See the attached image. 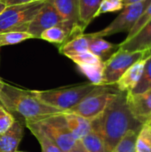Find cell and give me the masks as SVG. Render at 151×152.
Masks as SVG:
<instances>
[{
  "label": "cell",
  "mask_w": 151,
  "mask_h": 152,
  "mask_svg": "<svg viewBox=\"0 0 151 152\" xmlns=\"http://www.w3.org/2000/svg\"><path fill=\"white\" fill-rule=\"evenodd\" d=\"M92 125L93 130L103 139L107 152L111 151L127 133H138L142 126L128 106L126 93L119 91Z\"/></svg>",
  "instance_id": "6da1fadb"
},
{
  "label": "cell",
  "mask_w": 151,
  "mask_h": 152,
  "mask_svg": "<svg viewBox=\"0 0 151 152\" xmlns=\"http://www.w3.org/2000/svg\"><path fill=\"white\" fill-rule=\"evenodd\" d=\"M0 102L12 115L25 120H38L49 116L64 113L38 100L32 91L24 90L4 83L0 93Z\"/></svg>",
  "instance_id": "7a4b0ae2"
},
{
  "label": "cell",
  "mask_w": 151,
  "mask_h": 152,
  "mask_svg": "<svg viewBox=\"0 0 151 152\" xmlns=\"http://www.w3.org/2000/svg\"><path fill=\"white\" fill-rule=\"evenodd\" d=\"M98 86H95L89 82L65 88L44 91L33 90L32 93L43 103L63 112H67L77 106Z\"/></svg>",
  "instance_id": "3957f363"
},
{
  "label": "cell",
  "mask_w": 151,
  "mask_h": 152,
  "mask_svg": "<svg viewBox=\"0 0 151 152\" xmlns=\"http://www.w3.org/2000/svg\"><path fill=\"white\" fill-rule=\"evenodd\" d=\"M45 1L7 6L0 14V34L7 31H26Z\"/></svg>",
  "instance_id": "277c9868"
},
{
  "label": "cell",
  "mask_w": 151,
  "mask_h": 152,
  "mask_svg": "<svg viewBox=\"0 0 151 152\" xmlns=\"http://www.w3.org/2000/svg\"><path fill=\"white\" fill-rule=\"evenodd\" d=\"M118 90L114 86H99L77 106L67 112L75 113L89 120L97 118L107 108Z\"/></svg>",
  "instance_id": "5b68a950"
},
{
  "label": "cell",
  "mask_w": 151,
  "mask_h": 152,
  "mask_svg": "<svg viewBox=\"0 0 151 152\" xmlns=\"http://www.w3.org/2000/svg\"><path fill=\"white\" fill-rule=\"evenodd\" d=\"M146 52H128L118 49L109 59L104 62L103 85L114 86L121 76L136 61L145 58Z\"/></svg>",
  "instance_id": "8992f818"
},
{
  "label": "cell",
  "mask_w": 151,
  "mask_h": 152,
  "mask_svg": "<svg viewBox=\"0 0 151 152\" xmlns=\"http://www.w3.org/2000/svg\"><path fill=\"white\" fill-rule=\"evenodd\" d=\"M28 121L37 124L63 152H69L77 143L67 126L63 113Z\"/></svg>",
  "instance_id": "52a82bcc"
},
{
  "label": "cell",
  "mask_w": 151,
  "mask_h": 152,
  "mask_svg": "<svg viewBox=\"0 0 151 152\" xmlns=\"http://www.w3.org/2000/svg\"><path fill=\"white\" fill-rule=\"evenodd\" d=\"M151 0H144L142 2L124 6L121 12L113 21L101 30L91 33L94 37H109L120 32H129L134 26L143 11L150 4Z\"/></svg>",
  "instance_id": "ba28073f"
},
{
  "label": "cell",
  "mask_w": 151,
  "mask_h": 152,
  "mask_svg": "<svg viewBox=\"0 0 151 152\" xmlns=\"http://www.w3.org/2000/svg\"><path fill=\"white\" fill-rule=\"evenodd\" d=\"M64 22L66 21L63 20L58 13L53 4L49 0H45L44 5L29 22L27 32H28L33 38H40L43 31Z\"/></svg>",
  "instance_id": "9c48e42d"
},
{
  "label": "cell",
  "mask_w": 151,
  "mask_h": 152,
  "mask_svg": "<svg viewBox=\"0 0 151 152\" xmlns=\"http://www.w3.org/2000/svg\"><path fill=\"white\" fill-rule=\"evenodd\" d=\"M128 106L135 118L142 125L151 122V89L143 93H126Z\"/></svg>",
  "instance_id": "30bf717a"
},
{
  "label": "cell",
  "mask_w": 151,
  "mask_h": 152,
  "mask_svg": "<svg viewBox=\"0 0 151 152\" xmlns=\"http://www.w3.org/2000/svg\"><path fill=\"white\" fill-rule=\"evenodd\" d=\"M147 57L148 55L133 64L117 80V82L115 84V86L119 92L130 93L136 87L142 76Z\"/></svg>",
  "instance_id": "8fae6325"
},
{
  "label": "cell",
  "mask_w": 151,
  "mask_h": 152,
  "mask_svg": "<svg viewBox=\"0 0 151 152\" xmlns=\"http://www.w3.org/2000/svg\"><path fill=\"white\" fill-rule=\"evenodd\" d=\"M119 48L128 52H146L151 49V20L133 37L125 39Z\"/></svg>",
  "instance_id": "7c38bea8"
},
{
  "label": "cell",
  "mask_w": 151,
  "mask_h": 152,
  "mask_svg": "<svg viewBox=\"0 0 151 152\" xmlns=\"http://www.w3.org/2000/svg\"><path fill=\"white\" fill-rule=\"evenodd\" d=\"M23 124L20 119L15 120L12 126L4 134H0V152H15L23 137Z\"/></svg>",
  "instance_id": "4fadbf2b"
},
{
  "label": "cell",
  "mask_w": 151,
  "mask_h": 152,
  "mask_svg": "<svg viewBox=\"0 0 151 152\" xmlns=\"http://www.w3.org/2000/svg\"><path fill=\"white\" fill-rule=\"evenodd\" d=\"M63 116L67 126L76 141L79 142L82 138L92 132V120L71 112H64Z\"/></svg>",
  "instance_id": "5bb4252c"
},
{
  "label": "cell",
  "mask_w": 151,
  "mask_h": 152,
  "mask_svg": "<svg viewBox=\"0 0 151 152\" xmlns=\"http://www.w3.org/2000/svg\"><path fill=\"white\" fill-rule=\"evenodd\" d=\"M87 36L89 37L88 51L100 58L103 62L109 59L119 49V44H112L103 37L92 36L91 33L87 34Z\"/></svg>",
  "instance_id": "9a60e30c"
},
{
  "label": "cell",
  "mask_w": 151,
  "mask_h": 152,
  "mask_svg": "<svg viewBox=\"0 0 151 152\" xmlns=\"http://www.w3.org/2000/svg\"><path fill=\"white\" fill-rule=\"evenodd\" d=\"M63 20L77 27H82L79 23L78 0H49ZM83 29V28H82ZM84 30V29H83Z\"/></svg>",
  "instance_id": "2e32d148"
},
{
  "label": "cell",
  "mask_w": 151,
  "mask_h": 152,
  "mask_svg": "<svg viewBox=\"0 0 151 152\" xmlns=\"http://www.w3.org/2000/svg\"><path fill=\"white\" fill-rule=\"evenodd\" d=\"M102 1L103 0H78L79 23L84 30L98 17V11Z\"/></svg>",
  "instance_id": "e0dca14e"
},
{
  "label": "cell",
  "mask_w": 151,
  "mask_h": 152,
  "mask_svg": "<svg viewBox=\"0 0 151 152\" xmlns=\"http://www.w3.org/2000/svg\"><path fill=\"white\" fill-rule=\"evenodd\" d=\"M88 46L89 37L87 36V34H82L70 38L62 45H59V52L60 53L69 58L70 56L87 52Z\"/></svg>",
  "instance_id": "ac0fdd59"
},
{
  "label": "cell",
  "mask_w": 151,
  "mask_h": 152,
  "mask_svg": "<svg viewBox=\"0 0 151 152\" xmlns=\"http://www.w3.org/2000/svg\"><path fill=\"white\" fill-rule=\"evenodd\" d=\"M24 123L39 142L42 152H63L37 124L28 120H25Z\"/></svg>",
  "instance_id": "d6986e66"
},
{
  "label": "cell",
  "mask_w": 151,
  "mask_h": 152,
  "mask_svg": "<svg viewBox=\"0 0 151 152\" xmlns=\"http://www.w3.org/2000/svg\"><path fill=\"white\" fill-rule=\"evenodd\" d=\"M77 68L89 79L90 83L95 86H103L104 62H100L97 64L79 65Z\"/></svg>",
  "instance_id": "ffe728a7"
},
{
  "label": "cell",
  "mask_w": 151,
  "mask_h": 152,
  "mask_svg": "<svg viewBox=\"0 0 151 152\" xmlns=\"http://www.w3.org/2000/svg\"><path fill=\"white\" fill-rule=\"evenodd\" d=\"M79 142L87 152H107L103 139L93 130L82 138Z\"/></svg>",
  "instance_id": "44dd1931"
},
{
  "label": "cell",
  "mask_w": 151,
  "mask_h": 152,
  "mask_svg": "<svg viewBox=\"0 0 151 152\" xmlns=\"http://www.w3.org/2000/svg\"><path fill=\"white\" fill-rule=\"evenodd\" d=\"M135 152H151V122L142 125L137 134Z\"/></svg>",
  "instance_id": "7402d4cb"
},
{
  "label": "cell",
  "mask_w": 151,
  "mask_h": 152,
  "mask_svg": "<svg viewBox=\"0 0 151 152\" xmlns=\"http://www.w3.org/2000/svg\"><path fill=\"white\" fill-rule=\"evenodd\" d=\"M33 37L26 31H7L0 34V47L20 44L25 40L31 39Z\"/></svg>",
  "instance_id": "603a6c76"
},
{
  "label": "cell",
  "mask_w": 151,
  "mask_h": 152,
  "mask_svg": "<svg viewBox=\"0 0 151 152\" xmlns=\"http://www.w3.org/2000/svg\"><path fill=\"white\" fill-rule=\"evenodd\" d=\"M149 89H151V49L149 50V54L147 57L146 64L142 76L136 86V87L130 93L132 94H140L143 93Z\"/></svg>",
  "instance_id": "cb8c5ba5"
},
{
  "label": "cell",
  "mask_w": 151,
  "mask_h": 152,
  "mask_svg": "<svg viewBox=\"0 0 151 152\" xmlns=\"http://www.w3.org/2000/svg\"><path fill=\"white\" fill-rule=\"evenodd\" d=\"M137 134L138 133L133 131L127 133L110 152H135Z\"/></svg>",
  "instance_id": "d4e9b609"
},
{
  "label": "cell",
  "mask_w": 151,
  "mask_h": 152,
  "mask_svg": "<svg viewBox=\"0 0 151 152\" xmlns=\"http://www.w3.org/2000/svg\"><path fill=\"white\" fill-rule=\"evenodd\" d=\"M16 118L8 110L0 103V134L7 132L14 124Z\"/></svg>",
  "instance_id": "484cf974"
},
{
  "label": "cell",
  "mask_w": 151,
  "mask_h": 152,
  "mask_svg": "<svg viewBox=\"0 0 151 152\" xmlns=\"http://www.w3.org/2000/svg\"><path fill=\"white\" fill-rule=\"evenodd\" d=\"M69 59L74 61L77 66L79 65H88V64H97L100 62H103L100 58H98L96 55L92 53L91 52L87 51L77 55L70 56Z\"/></svg>",
  "instance_id": "4316f807"
},
{
  "label": "cell",
  "mask_w": 151,
  "mask_h": 152,
  "mask_svg": "<svg viewBox=\"0 0 151 152\" xmlns=\"http://www.w3.org/2000/svg\"><path fill=\"white\" fill-rule=\"evenodd\" d=\"M151 20V2L150 4L147 6V8L143 11V12L142 13V15L140 16V18L138 19V20L136 21V23L134 24V26L132 28V29L128 32V35L126 37L125 39H129L132 37H133L144 25H146L150 20Z\"/></svg>",
  "instance_id": "83f0119b"
},
{
  "label": "cell",
  "mask_w": 151,
  "mask_h": 152,
  "mask_svg": "<svg viewBox=\"0 0 151 152\" xmlns=\"http://www.w3.org/2000/svg\"><path fill=\"white\" fill-rule=\"evenodd\" d=\"M123 8L124 4L121 0H103L98 11V16L107 12H116Z\"/></svg>",
  "instance_id": "f1b7e54d"
},
{
  "label": "cell",
  "mask_w": 151,
  "mask_h": 152,
  "mask_svg": "<svg viewBox=\"0 0 151 152\" xmlns=\"http://www.w3.org/2000/svg\"><path fill=\"white\" fill-rule=\"evenodd\" d=\"M0 1H2L6 6H12V5H16V4L31 3L35 0H0Z\"/></svg>",
  "instance_id": "f546056e"
},
{
  "label": "cell",
  "mask_w": 151,
  "mask_h": 152,
  "mask_svg": "<svg viewBox=\"0 0 151 152\" xmlns=\"http://www.w3.org/2000/svg\"><path fill=\"white\" fill-rule=\"evenodd\" d=\"M69 152H87V151L83 148V146L80 144V142H77V145H76L72 150H70Z\"/></svg>",
  "instance_id": "4dcf8cb0"
},
{
  "label": "cell",
  "mask_w": 151,
  "mask_h": 152,
  "mask_svg": "<svg viewBox=\"0 0 151 152\" xmlns=\"http://www.w3.org/2000/svg\"><path fill=\"white\" fill-rule=\"evenodd\" d=\"M124 6H126V5H130V4H137V3H140V2H142L144 0H121Z\"/></svg>",
  "instance_id": "1f68e13d"
},
{
  "label": "cell",
  "mask_w": 151,
  "mask_h": 152,
  "mask_svg": "<svg viewBox=\"0 0 151 152\" xmlns=\"http://www.w3.org/2000/svg\"><path fill=\"white\" fill-rule=\"evenodd\" d=\"M6 7H7V6H6V5H5L2 1H0V14L4 11V9H5Z\"/></svg>",
  "instance_id": "d6a6232c"
},
{
  "label": "cell",
  "mask_w": 151,
  "mask_h": 152,
  "mask_svg": "<svg viewBox=\"0 0 151 152\" xmlns=\"http://www.w3.org/2000/svg\"><path fill=\"white\" fill-rule=\"evenodd\" d=\"M4 82L0 78V93H1V91H2V89L4 87Z\"/></svg>",
  "instance_id": "836d02e7"
},
{
  "label": "cell",
  "mask_w": 151,
  "mask_h": 152,
  "mask_svg": "<svg viewBox=\"0 0 151 152\" xmlns=\"http://www.w3.org/2000/svg\"><path fill=\"white\" fill-rule=\"evenodd\" d=\"M35 1H45V0H35Z\"/></svg>",
  "instance_id": "e575fe53"
},
{
  "label": "cell",
  "mask_w": 151,
  "mask_h": 152,
  "mask_svg": "<svg viewBox=\"0 0 151 152\" xmlns=\"http://www.w3.org/2000/svg\"><path fill=\"white\" fill-rule=\"evenodd\" d=\"M15 152H23V151H16Z\"/></svg>",
  "instance_id": "d590c367"
},
{
  "label": "cell",
  "mask_w": 151,
  "mask_h": 152,
  "mask_svg": "<svg viewBox=\"0 0 151 152\" xmlns=\"http://www.w3.org/2000/svg\"><path fill=\"white\" fill-rule=\"evenodd\" d=\"M0 103H1V102H0ZM1 104H2V103H1Z\"/></svg>",
  "instance_id": "8d00e7d4"
}]
</instances>
